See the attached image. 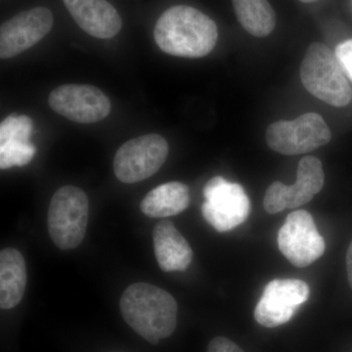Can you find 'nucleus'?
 <instances>
[{
	"mask_svg": "<svg viewBox=\"0 0 352 352\" xmlns=\"http://www.w3.org/2000/svg\"><path fill=\"white\" fill-rule=\"evenodd\" d=\"M89 203L85 192L76 186L61 187L51 199L48 232L63 251L76 249L87 233Z\"/></svg>",
	"mask_w": 352,
	"mask_h": 352,
	"instance_id": "20e7f679",
	"label": "nucleus"
},
{
	"mask_svg": "<svg viewBox=\"0 0 352 352\" xmlns=\"http://www.w3.org/2000/svg\"><path fill=\"white\" fill-rule=\"evenodd\" d=\"M53 14L36 7L6 21L0 29V57L9 59L36 45L52 29Z\"/></svg>",
	"mask_w": 352,
	"mask_h": 352,
	"instance_id": "f8f14e48",
	"label": "nucleus"
},
{
	"mask_svg": "<svg viewBox=\"0 0 352 352\" xmlns=\"http://www.w3.org/2000/svg\"><path fill=\"white\" fill-rule=\"evenodd\" d=\"M120 308L127 325L152 344L170 337L177 325L175 298L154 285H131L120 298Z\"/></svg>",
	"mask_w": 352,
	"mask_h": 352,
	"instance_id": "f03ea898",
	"label": "nucleus"
},
{
	"mask_svg": "<svg viewBox=\"0 0 352 352\" xmlns=\"http://www.w3.org/2000/svg\"><path fill=\"white\" fill-rule=\"evenodd\" d=\"M346 270L347 278H349V286L352 289V241L349 244V250L346 254Z\"/></svg>",
	"mask_w": 352,
	"mask_h": 352,
	"instance_id": "4be33fe9",
	"label": "nucleus"
},
{
	"mask_svg": "<svg viewBox=\"0 0 352 352\" xmlns=\"http://www.w3.org/2000/svg\"><path fill=\"white\" fill-rule=\"evenodd\" d=\"M335 55L344 75L352 82V38L340 43L336 48Z\"/></svg>",
	"mask_w": 352,
	"mask_h": 352,
	"instance_id": "aec40b11",
	"label": "nucleus"
},
{
	"mask_svg": "<svg viewBox=\"0 0 352 352\" xmlns=\"http://www.w3.org/2000/svg\"><path fill=\"white\" fill-rule=\"evenodd\" d=\"M331 131L316 113H307L294 120L273 122L266 131V142L273 151L287 156L307 154L330 142Z\"/></svg>",
	"mask_w": 352,
	"mask_h": 352,
	"instance_id": "39448f33",
	"label": "nucleus"
},
{
	"mask_svg": "<svg viewBox=\"0 0 352 352\" xmlns=\"http://www.w3.org/2000/svg\"><path fill=\"white\" fill-rule=\"evenodd\" d=\"M36 148L32 143H6L0 145V168L1 170L24 166L34 159Z\"/></svg>",
	"mask_w": 352,
	"mask_h": 352,
	"instance_id": "6ab92c4d",
	"label": "nucleus"
},
{
	"mask_svg": "<svg viewBox=\"0 0 352 352\" xmlns=\"http://www.w3.org/2000/svg\"><path fill=\"white\" fill-rule=\"evenodd\" d=\"M217 25L198 9L170 7L162 14L154 29V38L166 54L183 58L207 56L217 44Z\"/></svg>",
	"mask_w": 352,
	"mask_h": 352,
	"instance_id": "f257e3e1",
	"label": "nucleus"
},
{
	"mask_svg": "<svg viewBox=\"0 0 352 352\" xmlns=\"http://www.w3.org/2000/svg\"><path fill=\"white\" fill-rule=\"evenodd\" d=\"M190 205V192L182 182L164 183L150 191L140 204V210L151 219H166L182 214Z\"/></svg>",
	"mask_w": 352,
	"mask_h": 352,
	"instance_id": "dca6fc26",
	"label": "nucleus"
},
{
	"mask_svg": "<svg viewBox=\"0 0 352 352\" xmlns=\"http://www.w3.org/2000/svg\"><path fill=\"white\" fill-rule=\"evenodd\" d=\"M208 352H244L239 346L226 337H217L210 340Z\"/></svg>",
	"mask_w": 352,
	"mask_h": 352,
	"instance_id": "412c9836",
	"label": "nucleus"
},
{
	"mask_svg": "<svg viewBox=\"0 0 352 352\" xmlns=\"http://www.w3.org/2000/svg\"><path fill=\"white\" fill-rule=\"evenodd\" d=\"M78 27L97 38H112L122 27V18L107 0H63Z\"/></svg>",
	"mask_w": 352,
	"mask_h": 352,
	"instance_id": "ddd939ff",
	"label": "nucleus"
},
{
	"mask_svg": "<svg viewBox=\"0 0 352 352\" xmlns=\"http://www.w3.org/2000/svg\"><path fill=\"white\" fill-rule=\"evenodd\" d=\"M237 19L256 38L267 36L276 25V15L267 0H232Z\"/></svg>",
	"mask_w": 352,
	"mask_h": 352,
	"instance_id": "f3484780",
	"label": "nucleus"
},
{
	"mask_svg": "<svg viewBox=\"0 0 352 352\" xmlns=\"http://www.w3.org/2000/svg\"><path fill=\"white\" fill-rule=\"evenodd\" d=\"M201 214L219 232L233 230L249 217L251 201L242 185L214 176L204 188Z\"/></svg>",
	"mask_w": 352,
	"mask_h": 352,
	"instance_id": "423d86ee",
	"label": "nucleus"
},
{
	"mask_svg": "<svg viewBox=\"0 0 352 352\" xmlns=\"http://www.w3.org/2000/svg\"><path fill=\"white\" fill-rule=\"evenodd\" d=\"M27 266L19 251L7 248L0 252V307H17L27 287Z\"/></svg>",
	"mask_w": 352,
	"mask_h": 352,
	"instance_id": "2eb2a0df",
	"label": "nucleus"
},
{
	"mask_svg": "<svg viewBox=\"0 0 352 352\" xmlns=\"http://www.w3.org/2000/svg\"><path fill=\"white\" fill-rule=\"evenodd\" d=\"M325 182L320 160L312 156L302 157L298 166L296 182L293 185L272 183L263 199L264 210L270 214L285 208H296L305 205L321 191Z\"/></svg>",
	"mask_w": 352,
	"mask_h": 352,
	"instance_id": "1a4fd4ad",
	"label": "nucleus"
},
{
	"mask_svg": "<svg viewBox=\"0 0 352 352\" xmlns=\"http://www.w3.org/2000/svg\"><path fill=\"white\" fill-rule=\"evenodd\" d=\"M34 122L27 116L11 115L0 124V145L6 143H30Z\"/></svg>",
	"mask_w": 352,
	"mask_h": 352,
	"instance_id": "a211bd4d",
	"label": "nucleus"
},
{
	"mask_svg": "<svg viewBox=\"0 0 352 352\" xmlns=\"http://www.w3.org/2000/svg\"><path fill=\"white\" fill-rule=\"evenodd\" d=\"M300 1L303 2V3H312V2L317 1V0H300Z\"/></svg>",
	"mask_w": 352,
	"mask_h": 352,
	"instance_id": "5701e85b",
	"label": "nucleus"
},
{
	"mask_svg": "<svg viewBox=\"0 0 352 352\" xmlns=\"http://www.w3.org/2000/svg\"><path fill=\"white\" fill-rule=\"evenodd\" d=\"M300 78L308 92L329 105L344 107L351 103V85L337 57L325 44L308 46L300 66Z\"/></svg>",
	"mask_w": 352,
	"mask_h": 352,
	"instance_id": "7ed1b4c3",
	"label": "nucleus"
},
{
	"mask_svg": "<svg viewBox=\"0 0 352 352\" xmlns=\"http://www.w3.org/2000/svg\"><path fill=\"white\" fill-rule=\"evenodd\" d=\"M153 245L160 268L164 272L185 271L193 261V251L170 220L157 222L153 230Z\"/></svg>",
	"mask_w": 352,
	"mask_h": 352,
	"instance_id": "4468645a",
	"label": "nucleus"
},
{
	"mask_svg": "<svg viewBox=\"0 0 352 352\" xmlns=\"http://www.w3.org/2000/svg\"><path fill=\"white\" fill-rule=\"evenodd\" d=\"M168 144L159 134H146L127 141L116 153L113 171L120 182L132 184L151 177L168 156Z\"/></svg>",
	"mask_w": 352,
	"mask_h": 352,
	"instance_id": "0eeeda50",
	"label": "nucleus"
},
{
	"mask_svg": "<svg viewBox=\"0 0 352 352\" xmlns=\"http://www.w3.org/2000/svg\"><path fill=\"white\" fill-rule=\"evenodd\" d=\"M48 103L54 112L78 124L100 122L112 110L107 95L88 85H64L55 88Z\"/></svg>",
	"mask_w": 352,
	"mask_h": 352,
	"instance_id": "9d476101",
	"label": "nucleus"
},
{
	"mask_svg": "<svg viewBox=\"0 0 352 352\" xmlns=\"http://www.w3.org/2000/svg\"><path fill=\"white\" fill-rule=\"evenodd\" d=\"M278 248L296 267H307L325 252V241L312 215L305 210L291 212L278 232Z\"/></svg>",
	"mask_w": 352,
	"mask_h": 352,
	"instance_id": "6e6552de",
	"label": "nucleus"
},
{
	"mask_svg": "<svg viewBox=\"0 0 352 352\" xmlns=\"http://www.w3.org/2000/svg\"><path fill=\"white\" fill-rule=\"evenodd\" d=\"M309 294V286L302 280H272L266 285L254 308V319L265 328L283 325L307 302Z\"/></svg>",
	"mask_w": 352,
	"mask_h": 352,
	"instance_id": "9b49d317",
	"label": "nucleus"
}]
</instances>
